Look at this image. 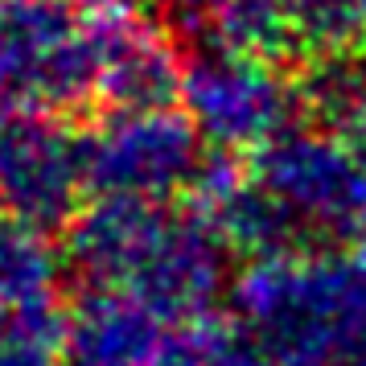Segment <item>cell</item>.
I'll return each instance as SVG.
<instances>
[{
  "instance_id": "cell-1",
  "label": "cell",
  "mask_w": 366,
  "mask_h": 366,
  "mask_svg": "<svg viewBox=\"0 0 366 366\" xmlns=\"http://www.w3.org/2000/svg\"><path fill=\"white\" fill-rule=\"evenodd\" d=\"M243 330L276 366H366V267L330 251L255 259L234 284Z\"/></svg>"
},
{
  "instance_id": "cell-2",
  "label": "cell",
  "mask_w": 366,
  "mask_h": 366,
  "mask_svg": "<svg viewBox=\"0 0 366 366\" xmlns=\"http://www.w3.org/2000/svg\"><path fill=\"white\" fill-rule=\"evenodd\" d=\"M182 99L202 140L218 149H259L300 119L297 86L280 79L272 62L202 41L182 54Z\"/></svg>"
},
{
  "instance_id": "cell-3",
  "label": "cell",
  "mask_w": 366,
  "mask_h": 366,
  "mask_svg": "<svg viewBox=\"0 0 366 366\" xmlns=\"http://www.w3.org/2000/svg\"><path fill=\"white\" fill-rule=\"evenodd\" d=\"M206 149L194 119L173 107L149 112H116L79 136L83 185L91 194H124V198L169 202L185 194Z\"/></svg>"
},
{
  "instance_id": "cell-4",
  "label": "cell",
  "mask_w": 366,
  "mask_h": 366,
  "mask_svg": "<svg viewBox=\"0 0 366 366\" xmlns=\"http://www.w3.org/2000/svg\"><path fill=\"white\" fill-rule=\"evenodd\" d=\"M251 177L305 222L313 243H350L366 231V173L337 136L292 124L255 149Z\"/></svg>"
},
{
  "instance_id": "cell-5",
  "label": "cell",
  "mask_w": 366,
  "mask_h": 366,
  "mask_svg": "<svg viewBox=\"0 0 366 366\" xmlns=\"http://www.w3.org/2000/svg\"><path fill=\"white\" fill-rule=\"evenodd\" d=\"M79 136L46 107H0V206L34 231H62L83 202Z\"/></svg>"
},
{
  "instance_id": "cell-6",
  "label": "cell",
  "mask_w": 366,
  "mask_h": 366,
  "mask_svg": "<svg viewBox=\"0 0 366 366\" xmlns=\"http://www.w3.org/2000/svg\"><path fill=\"white\" fill-rule=\"evenodd\" d=\"M231 255L234 251L206 214H169L128 292H136L161 321L202 317L231 284Z\"/></svg>"
},
{
  "instance_id": "cell-7",
  "label": "cell",
  "mask_w": 366,
  "mask_h": 366,
  "mask_svg": "<svg viewBox=\"0 0 366 366\" xmlns=\"http://www.w3.org/2000/svg\"><path fill=\"white\" fill-rule=\"evenodd\" d=\"M169 214L173 210L149 198L95 194V202L79 206L62 227L66 231L62 267L86 288H128L157 234L165 231Z\"/></svg>"
},
{
  "instance_id": "cell-8",
  "label": "cell",
  "mask_w": 366,
  "mask_h": 366,
  "mask_svg": "<svg viewBox=\"0 0 366 366\" xmlns=\"http://www.w3.org/2000/svg\"><path fill=\"white\" fill-rule=\"evenodd\" d=\"M165 321L128 288H86L62 330L66 366H157Z\"/></svg>"
},
{
  "instance_id": "cell-9",
  "label": "cell",
  "mask_w": 366,
  "mask_h": 366,
  "mask_svg": "<svg viewBox=\"0 0 366 366\" xmlns=\"http://www.w3.org/2000/svg\"><path fill=\"white\" fill-rule=\"evenodd\" d=\"M91 25L99 34V95L116 112L173 107L182 99V54L169 37L124 13Z\"/></svg>"
},
{
  "instance_id": "cell-10",
  "label": "cell",
  "mask_w": 366,
  "mask_h": 366,
  "mask_svg": "<svg viewBox=\"0 0 366 366\" xmlns=\"http://www.w3.org/2000/svg\"><path fill=\"white\" fill-rule=\"evenodd\" d=\"M206 210H210L206 218L227 239V247L247 251L255 259H276V255H292V251L317 247L313 234L305 231V222L267 185L255 182V177H239Z\"/></svg>"
},
{
  "instance_id": "cell-11",
  "label": "cell",
  "mask_w": 366,
  "mask_h": 366,
  "mask_svg": "<svg viewBox=\"0 0 366 366\" xmlns=\"http://www.w3.org/2000/svg\"><path fill=\"white\" fill-rule=\"evenodd\" d=\"M62 259L46 234L25 222H0V313L46 309L58 297Z\"/></svg>"
},
{
  "instance_id": "cell-12",
  "label": "cell",
  "mask_w": 366,
  "mask_h": 366,
  "mask_svg": "<svg viewBox=\"0 0 366 366\" xmlns=\"http://www.w3.org/2000/svg\"><path fill=\"white\" fill-rule=\"evenodd\" d=\"M292 86H297L300 116H313L337 132L350 112L366 103V50L358 46L317 50Z\"/></svg>"
},
{
  "instance_id": "cell-13",
  "label": "cell",
  "mask_w": 366,
  "mask_h": 366,
  "mask_svg": "<svg viewBox=\"0 0 366 366\" xmlns=\"http://www.w3.org/2000/svg\"><path fill=\"white\" fill-rule=\"evenodd\" d=\"M210 29H214V41H222L227 50L272 62V66H280L292 50H300L284 0H214Z\"/></svg>"
},
{
  "instance_id": "cell-14",
  "label": "cell",
  "mask_w": 366,
  "mask_h": 366,
  "mask_svg": "<svg viewBox=\"0 0 366 366\" xmlns=\"http://www.w3.org/2000/svg\"><path fill=\"white\" fill-rule=\"evenodd\" d=\"M157 366H276L247 333L222 325L210 313L189 317L177 333H165Z\"/></svg>"
},
{
  "instance_id": "cell-15",
  "label": "cell",
  "mask_w": 366,
  "mask_h": 366,
  "mask_svg": "<svg viewBox=\"0 0 366 366\" xmlns=\"http://www.w3.org/2000/svg\"><path fill=\"white\" fill-rule=\"evenodd\" d=\"M62 330L66 317L58 305L0 313V366H66Z\"/></svg>"
},
{
  "instance_id": "cell-16",
  "label": "cell",
  "mask_w": 366,
  "mask_h": 366,
  "mask_svg": "<svg viewBox=\"0 0 366 366\" xmlns=\"http://www.w3.org/2000/svg\"><path fill=\"white\" fill-rule=\"evenodd\" d=\"M288 21L297 29L300 50H333V46H354L366 37L358 0H284Z\"/></svg>"
},
{
  "instance_id": "cell-17",
  "label": "cell",
  "mask_w": 366,
  "mask_h": 366,
  "mask_svg": "<svg viewBox=\"0 0 366 366\" xmlns=\"http://www.w3.org/2000/svg\"><path fill=\"white\" fill-rule=\"evenodd\" d=\"M337 140L350 149V157L362 165V173H366V103L358 107V112H350L346 116V124L337 128Z\"/></svg>"
},
{
  "instance_id": "cell-18",
  "label": "cell",
  "mask_w": 366,
  "mask_h": 366,
  "mask_svg": "<svg viewBox=\"0 0 366 366\" xmlns=\"http://www.w3.org/2000/svg\"><path fill=\"white\" fill-rule=\"evenodd\" d=\"M358 13H362V29H366V0H358Z\"/></svg>"
}]
</instances>
